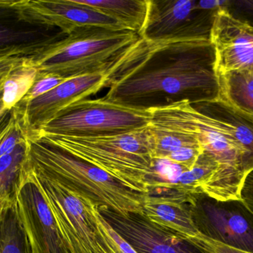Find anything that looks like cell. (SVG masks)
Listing matches in <instances>:
<instances>
[{
  "label": "cell",
  "instance_id": "cell-1",
  "mask_svg": "<svg viewBox=\"0 0 253 253\" xmlns=\"http://www.w3.org/2000/svg\"><path fill=\"white\" fill-rule=\"evenodd\" d=\"M216 56L211 41L152 43L140 37L108 71L104 99L150 111L180 102L219 98Z\"/></svg>",
  "mask_w": 253,
  "mask_h": 253
},
{
  "label": "cell",
  "instance_id": "cell-2",
  "mask_svg": "<svg viewBox=\"0 0 253 253\" xmlns=\"http://www.w3.org/2000/svg\"><path fill=\"white\" fill-rule=\"evenodd\" d=\"M30 169L62 184L98 207H106L122 215H143L148 195L132 189L108 173L61 147L40 137L25 135Z\"/></svg>",
  "mask_w": 253,
  "mask_h": 253
},
{
  "label": "cell",
  "instance_id": "cell-3",
  "mask_svg": "<svg viewBox=\"0 0 253 253\" xmlns=\"http://www.w3.org/2000/svg\"><path fill=\"white\" fill-rule=\"evenodd\" d=\"M26 134L64 149L134 191L149 194V187L155 179L156 160L152 154L148 127L120 136L100 138L56 136L37 131Z\"/></svg>",
  "mask_w": 253,
  "mask_h": 253
},
{
  "label": "cell",
  "instance_id": "cell-4",
  "mask_svg": "<svg viewBox=\"0 0 253 253\" xmlns=\"http://www.w3.org/2000/svg\"><path fill=\"white\" fill-rule=\"evenodd\" d=\"M139 39L138 33L129 30L84 27L52 46L34 65L38 74L65 79L105 72Z\"/></svg>",
  "mask_w": 253,
  "mask_h": 253
},
{
  "label": "cell",
  "instance_id": "cell-5",
  "mask_svg": "<svg viewBox=\"0 0 253 253\" xmlns=\"http://www.w3.org/2000/svg\"><path fill=\"white\" fill-rule=\"evenodd\" d=\"M150 123V111L126 108L102 98L74 102L36 131L70 138H109L142 130Z\"/></svg>",
  "mask_w": 253,
  "mask_h": 253
},
{
  "label": "cell",
  "instance_id": "cell-6",
  "mask_svg": "<svg viewBox=\"0 0 253 253\" xmlns=\"http://www.w3.org/2000/svg\"><path fill=\"white\" fill-rule=\"evenodd\" d=\"M224 3L225 0H148L140 37L152 43L211 41L215 17Z\"/></svg>",
  "mask_w": 253,
  "mask_h": 253
},
{
  "label": "cell",
  "instance_id": "cell-7",
  "mask_svg": "<svg viewBox=\"0 0 253 253\" xmlns=\"http://www.w3.org/2000/svg\"><path fill=\"white\" fill-rule=\"evenodd\" d=\"M25 168L35 181L70 253H111L98 234L91 202L34 172L26 163Z\"/></svg>",
  "mask_w": 253,
  "mask_h": 253
},
{
  "label": "cell",
  "instance_id": "cell-8",
  "mask_svg": "<svg viewBox=\"0 0 253 253\" xmlns=\"http://www.w3.org/2000/svg\"><path fill=\"white\" fill-rule=\"evenodd\" d=\"M67 36L39 16L28 0H0V59L35 62Z\"/></svg>",
  "mask_w": 253,
  "mask_h": 253
},
{
  "label": "cell",
  "instance_id": "cell-9",
  "mask_svg": "<svg viewBox=\"0 0 253 253\" xmlns=\"http://www.w3.org/2000/svg\"><path fill=\"white\" fill-rule=\"evenodd\" d=\"M192 216L199 234L229 248L253 253V213L242 199L193 195Z\"/></svg>",
  "mask_w": 253,
  "mask_h": 253
},
{
  "label": "cell",
  "instance_id": "cell-10",
  "mask_svg": "<svg viewBox=\"0 0 253 253\" xmlns=\"http://www.w3.org/2000/svg\"><path fill=\"white\" fill-rule=\"evenodd\" d=\"M150 113L152 126L193 135L204 150L213 154L220 163L245 174L242 152L233 136L218 122L198 111L191 104L180 102L152 110Z\"/></svg>",
  "mask_w": 253,
  "mask_h": 253
},
{
  "label": "cell",
  "instance_id": "cell-11",
  "mask_svg": "<svg viewBox=\"0 0 253 253\" xmlns=\"http://www.w3.org/2000/svg\"><path fill=\"white\" fill-rule=\"evenodd\" d=\"M108 78V71L71 77L30 102H19L13 108L25 132L38 130L68 105L105 88Z\"/></svg>",
  "mask_w": 253,
  "mask_h": 253
},
{
  "label": "cell",
  "instance_id": "cell-12",
  "mask_svg": "<svg viewBox=\"0 0 253 253\" xmlns=\"http://www.w3.org/2000/svg\"><path fill=\"white\" fill-rule=\"evenodd\" d=\"M14 209L31 253H70L47 203L25 166Z\"/></svg>",
  "mask_w": 253,
  "mask_h": 253
},
{
  "label": "cell",
  "instance_id": "cell-13",
  "mask_svg": "<svg viewBox=\"0 0 253 253\" xmlns=\"http://www.w3.org/2000/svg\"><path fill=\"white\" fill-rule=\"evenodd\" d=\"M98 209L137 253H209L188 239L156 225L144 215H122L106 207Z\"/></svg>",
  "mask_w": 253,
  "mask_h": 253
},
{
  "label": "cell",
  "instance_id": "cell-14",
  "mask_svg": "<svg viewBox=\"0 0 253 253\" xmlns=\"http://www.w3.org/2000/svg\"><path fill=\"white\" fill-rule=\"evenodd\" d=\"M217 74L253 67V27L218 11L211 34Z\"/></svg>",
  "mask_w": 253,
  "mask_h": 253
},
{
  "label": "cell",
  "instance_id": "cell-15",
  "mask_svg": "<svg viewBox=\"0 0 253 253\" xmlns=\"http://www.w3.org/2000/svg\"><path fill=\"white\" fill-rule=\"evenodd\" d=\"M28 2L31 9L42 19L68 35L84 27L126 29L115 19L83 4L80 0H28Z\"/></svg>",
  "mask_w": 253,
  "mask_h": 253
},
{
  "label": "cell",
  "instance_id": "cell-16",
  "mask_svg": "<svg viewBox=\"0 0 253 253\" xmlns=\"http://www.w3.org/2000/svg\"><path fill=\"white\" fill-rule=\"evenodd\" d=\"M193 194L172 191L148 195L143 205V215L183 239L194 237L199 232L192 216Z\"/></svg>",
  "mask_w": 253,
  "mask_h": 253
},
{
  "label": "cell",
  "instance_id": "cell-17",
  "mask_svg": "<svg viewBox=\"0 0 253 253\" xmlns=\"http://www.w3.org/2000/svg\"><path fill=\"white\" fill-rule=\"evenodd\" d=\"M193 106L213 119L233 136L242 152V163L245 174L253 169V115L241 111L218 98L211 102Z\"/></svg>",
  "mask_w": 253,
  "mask_h": 253
},
{
  "label": "cell",
  "instance_id": "cell-18",
  "mask_svg": "<svg viewBox=\"0 0 253 253\" xmlns=\"http://www.w3.org/2000/svg\"><path fill=\"white\" fill-rule=\"evenodd\" d=\"M28 154L26 138L14 150L0 157V204L14 206L22 185Z\"/></svg>",
  "mask_w": 253,
  "mask_h": 253
},
{
  "label": "cell",
  "instance_id": "cell-19",
  "mask_svg": "<svg viewBox=\"0 0 253 253\" xmlns=\"http://www.w3.org/2000/svg\"><path fill=\"white\" fill-rule=\"evenodd\" d=\"M219 99L253 115V67L218 74Z\"/></svg>",
  "mask_w": 253,
  "mask_h": 253
},
{
  "label": "cell",
  "instance_id": "cell-20",
  "mask_svg": "<svg viewBox=\"0 0 253 253\" xmlns=\"http://www.w3.org/2000/svg\"><path fill=\"white\" fill-rule=\"evenodd\" d=\"M139 34L148 10V0H80Z\"/></svg>",
  "mask_w": 253,
  "mask_h": 253
},
{
  "label": "cell",
  "instance_id": "cell-21",
  "mask_svg": "<svg viewBox=\"0 0 253 253\" xmlns=\"http://www.w3.org/2000/svg\"><path fill=\"white\" fill-rule=\"evenodd\" d=\"M38 71L34 62H26L16 67L6 75L1 98L6 109H13L27 95L37 80Z\"/></svg>",
  "mask_w": 253,
  "mask_h": 253
},
{
  "label": "cell",
  "instance_id": "cell-22",
  "mask_svg": "<svg viewBox=\"0 0 253 253\" xmlns=\"http://www.w3.org/2000/svg\"><path fill=\"white\" fill-rule=\"evenodd\" d=\"M148 129L152 154L156 160H166L169 154L184 147H202L199 140L190 134L152 125L148 126Z\"/></svg>",
  "mask_w": 253,
  "mask_h": 253
},
{
  "label": "cell",
  "instance_id": "cell-23",
  "mask_svg": "<svg viewBox=\"0 0 253 253\" xmlns=\"http://www.w3.org/2000/svg\"><path fill=\"white\" fill-rule=\"evenodd\" d=\"M0 253H31L14 206L0 215Z\"/></svg>",
  "mask_w": 253,
  "mask_h": 253
},
{
  "label": "cell",
  "instance_id": "cell-24",
  "mask_svg": "<svg viewBox=\"0 0 253 253\" xmlns=\"http://www.w3.org/2000/svg\"><path fill=\"white\" fill-rule=\"evenodd\" d=\"M93 215L99 237L111 253H137L102 216L96 206H93Z\"/></svg>",
  "mask_w": 253,
  "mask_h": 253
},
{
  "label": "cell",
  "instance_id": "cell-25",
  "mask_svg": "<svg viewBox=\"0 0 253 253\" xmlns=\"http://www.w3.org/2000/svg\"><path fill=\"white\" fill-rule=\"evenodd\" d=\"M67 79L54 74H38L34 85L20 102H28L47 92L63 83Z\"/></svg>",
  "mask_w": 253,
  "mask_h": 253
},
{
  "label": "cell",
  "instance_id": "cell-26",
  "mask_svg": "<svg viewBox=\"0 0 253 253\" xmlns=\"http://www.w3.org/2000/svg\"><path fill=\"white\" fill-rule=\"evenodd\" d=\"M224 9L235 19L253 27V0H225Z\"/></svg>",
  "mask_w": 253,
  "mask_h": 253
},
{
  "label": "cell",
  "instance_id": "cell-27",
  "mask_svg": "<svg viewBox=\"0 0 253 253\" xmlns=\"http://www.w3.org/2000/svg\"><path fill=\"white\" fill-rule=\"evenodd\" d=\"M187 239L209 253H250L229 248L218 242L211 240L199 233L194 237Z\"/></svg>",
  "mask_w": 253,
  "mask_h": 253
},
{
  "label": "cell",
  "instance_id": "cell-28",
  "mask_svg": "<svg viewBox=\"0 0 253 253\" xmlns=\"http://www.w3.org/2000/svg\"><path fill=\"white\" fill-rule=\"evenodd\" d=\"M240 199L253 213V169L247 174L244 179L240 191Z\"/></svg>",
  "mask_w": 253,
  "mask_h": 253
},
{
  "label": "cell",
  "instance_id": "cell-29",
  "mask_svg": "<svg viewBox=\"0 0 253 253\" xmlns=\"http://www.w3.org/2000/svg\"><path fill=\"white\" fill-rule=\"evenodd\" d=\"M34 62L29 59H0V74H7L11 70L26 62Z\"/></svg>",
  "mask_w": 253,
  "mask_h": 253
},
{
  "label": "cell",
  "instance_id": "cell-30",
  "mask_svg": "<svg viewBox=\"0 0 253 253\" xmlns=\"http://www.w3.org/2000/svg\"><path fill=\"white\" fill-rule=\"evenodd\" d=\"M1 94H0V123L2 121L4 117L8 114V110L6 109L3 105L2 101H1Z\"/></svg>",
  "mask_w": 253,
  "mask_h": 253
},
{
  "label": "cell",
  "instance_id": "cell-31",
  "mask_svg": "<svg viewBox=\"0 0 253 253\" xmlns=\"http://www.w3.org/2000/svg\"><path fill=\"white\" fill-rule=\"evenodd\" d=\"M6 75L7 74H0V94H1V90H2L3 83H4Z\"/></svg>",
  "mask_w": 253,
  "mask_h": 253
},
{
  "label": "cell",
  "instance_id": "cell-32",
  "mask_svg": "<svg viewBox=\"0 0 253 253\" xmlns=\"http://www.w3.org/2000/svg\"><path fill=\"white\" fill-rule=\"evenodd\" d=\"M9 206H4V205L0 204V215H1V213H2L3 211L4 210V209H6V208H8ZM13 207V206H12Z\"/></svg>",
  "mask_w": 253,
  "mask_h": 253
}]
</instances>
